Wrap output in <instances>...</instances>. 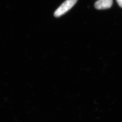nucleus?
<instances>
[{"mask_svg":"<svg viewBox=\"0 0 122 122\" xmlns=\"http://www.w3.org/2000/svg\"><path fill=\"white\" fill-rule=\"evenodd\" d=\"M113 5V0H98L95 3V7L98 10L109 9Z\"/></svg>","mask_w":122,"mask_h":122,"instance_id":"nucleus-2","label":"nucleus"},{"mask_svg":"<svg viewBox=\"0 0 122 122\" xmlns=\"http://www.w3.org/2000/svg\"><path fill=\"white\" fill-rule=\"evenodd\" d=\"M78 0H66L57 8L54 14L56 17H59L71 9Z\"/></svg>","mask_w":122,"mask_h":122,"instance_id":"nucleus-1","label":"nucleus"},{"mask_svg":"<svg viewBox=\"0 0 122 122\" xmlns=\"http://www.w3.org/2000/svg\"><path fill=\"white\" fill-rule=\"evenodd\" d=\"M116 1L119 6L122 8V0H116Z\"/></svg>","mask_w":122,"mask_h":122,"instance_id":"nucleus-3","label":"nucleus"}]
</instances>
